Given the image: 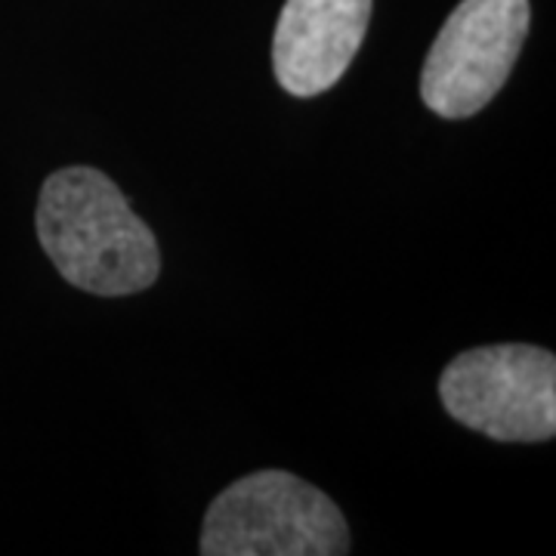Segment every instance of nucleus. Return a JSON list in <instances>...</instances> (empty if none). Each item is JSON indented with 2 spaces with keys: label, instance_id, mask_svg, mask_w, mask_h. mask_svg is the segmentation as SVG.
<instances>
[{
  "label": "nucleus",
  "instance_id": "nucleus-1",
  "mask_svg": "<svg viewBox=\"0 0 556 556\" xmlns=\"http://www.w3.org/2000/svg\"><path fill=\"white\" fill-rule=\"evenodd\" d=\"M35 226L60 276L87 294L127 298L159 281L155 232L97 167H62L43 179Z\"/></svg>",
  "mask_w": 556,
  "mask_h": 556
},
{
  "label": "nucleus",
  "instance_id": "nucleus-2",
  "mask_svg": "<svg viewBox=\"0 0 556 556\" xmlns=\"http://www.w3.org/2000/svg\"><path fill=\"white\" fill-rule=\"evenodd\" d=\"M201 556H343L350 526L321 489L288 470H257L223 489L201 526Z\"/></svg>",
  "mask_w": 556,
  "mask_h": 556
},
{
  "label": "nucleus",
  "instance_id": "nucleus-3",
  "mask_svg": "<svg viewBox=\"0 0 556 556\" xmlns=\"http://www.w3.org/2000/svg\"><path fill=\"white\" fill-rule=\"evenodd\" d=\"M439 402L495 442H547L556 437V358L529 343L467 350L445 365Z\"/></svg>",
  "mask_w": 556,
  "mask_h": 556
},
{
  "label": "nucleus",
  "instance_id": "nucleus-4",
  "mask_svg": "<svg viewBox=\"0 0 556 556\" xmlns=\"http://www.w3.org/2000/svg\"><path fill=\"white\" fill-rule=\"evenodd\" d=\"M529 20V0H460L420 68L424 105L445 121L482 112L514 75Z\"/></svg>",
  "mask_w": 556,
  "mask_h": 556
},
{
  "label": "nucleus",
  "instance_id": "nucleus-5",
  "mask_svg": "<svg viewBox=\"0 0 556 556\" xmlns=\"http://www.w3.org/2000/svg\"><path fill=\"white\" fill-rule=\"evenodd\" d=\"M375 0H285L273 35V75L298 100L331 90L356 60Z\"/></svg>",
  "mask_w": 556,
  "mask_h": 556
}]
</instances>
